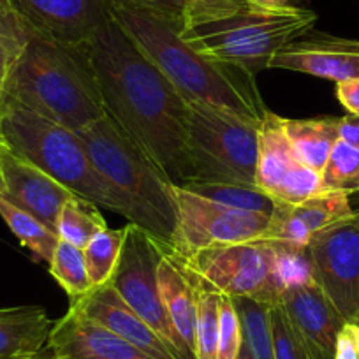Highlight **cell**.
<instances>
[{"label": "cell", "mask_w": 359, "mask_h": 359, "mask_svg": "<svg viewBox=\"0 0 359 359\" xmlns=\"http://www.w3.org/2000/svg\"><path fill=\"white\" fill-rule=\"evenodd\" d=\"M104 109L136 140L172 185L196 180L187 147V99L115 20L86 41Z\"/></svg>", "instance_id": "6da1fadb"}, {"label": "cell", "mask_w": 359, "mask_h": 359, "mask_svg": "<svg viewBox=\"0 0 359 359\" xmlns=\"http://www.w3.org/2000/svg\"><path fill=\"white\" fill-rule=\"evenodd\" d=\"M111 18L185 99L229 109L255 122L268 115L255 76L191 46L182 36L184 20L126 0H111Z\"/></svg>", "instance_id": "7a4b0ae2"}, {"label": "cell", "mask_w": 359, "mask_h": 359, "mask_svg": "<svg viewBox=\"0 0 359 359\" xmlns=\"http://www.w3.org/2000/svg\"><path fill=\"white\" fill-rule=\"evenodd\" d=\"M8 101L79 130L106 115L86 43L67 44L32 34L6 76Z\"/></svg>", "instance_id": "3957f363"}, {"label": "cell", "mask_w": 359, "mask_h": 359, "mask_svg": "<svg viewBox=\"0 0 359 359\" xmlns=\"http://www.w3.org/2000/svg\"><path fill=\"white\" fill-rule=\"evenodd\" d=\"M316 22V13L299 6L269 8L254 0H220L185 13L182 36L206 57L257 76L269 69L282 48L312 32Z\"/></svg>", "instance_id": "277c9868"}, {"label": "cell", "mask_w": 359, "mask_h": 359, "mask_svg": "<svg viewBox=\"0 0 359 359\" xmlns=\"http://www.w3.org/2000/svg\"><path fill=\"white\" fill-rule=\"evenodd\" d=\"M99 175L120 196L126 219L172 250L176 208L171 182L151 155L106 113L76 130Z\"/></svg>", "instance_id": "5b68a950"}, {"label": "cell", "mask_w": 359, "mask_h": 359, "mask_svg": "<svg viewBox=\"0 0 359 359\" xmlns=\"http://www.w3.org/2000/svg\"><path fill=\"white\" fill-rule=\"evenodd\" d=\"M0 137L76 196L127 217L123 201L94 168L74 130L8 101L0 113Z\"/></svg>", "instance_id": "8992f818"}, {"label": "cell", "mask_w": 359, "mask_h": 359, "mask_svg": "<svg viewBox=\"0 0 359 359\" xmlns=\"http://www.w3.org/2000/svg\"><path fill=\"white\" fill-rule=\"evenodd\" d=\"M261 122L187 99L185 127L196 180L255 184Z\"/></svg>", "instance_id": "52a82bcc"}, {"label": "cell", "mask_w": 359, "mask_h": 359, "mask_svg": "<svg viewBox=\"0 0 359 359\" xmlns=\"http://www.w3.org/2000/svg\"><path fill=\"white\" fill-rule=\"evenodd\" d=\"M180 262L198 280L229 298L277 305L284 291L278 277L277 247L261 238L203 250Z\"/></svg>", "instance_id": "ba28073f"}, {"label": "cell", "mask_w": 359, "mask_h": 359, "mask_svg": "<svg viewBox=\"0 0 359 359\" xmlns=\"http://www.w3.org/2000/svg\"><path fill=\"white\" fill-rule=\"evenodd\" d=\"M165 252H169L168 248L150 233L129 222L118 262L108 284L148 326L164 338L176 359H196L172 326L162 302L157 269Z\"/></svg>", "instance_id": "9c48e42d"}, {"label": "cell", "mask_w": 359, "mask_h": 359, "mask_svg": "<svg viewBox=\"0 0 359 359\" xmlns=\"http://www.w3.org/2000/svg\"><path fill=\"white\" fill-rule=\"evenodd\" d=\"M171 194L176 208L171 254L182 261L210 248L259 240L271 220L264 213L229 208L178 185H171Z\"/></svg>", "instance_id": "30bf717a"}, {"label": "cell", "mask_w": 359, "mask_h": 359, "mask_svg": "<svg viewBox=\"0 0 359 359\" xmlns=\"http://www.w3.org/2000/svg\"><path fill=\"white\" fill-rule=\"evenodd\" d=\"M309 254L316 280L345 323L359 324V210L317 233Z\"/></svg>", "instance_id": "8fae6325"}, {"label": "cell", "mask_w": 359, "mask_h": 359, "mask_svg": "<svg viewBox=\"0 0 359 359\" xmlns=\"http://www.w3.org/2000/svg\"><path fill=\"white\" fill-rule=\"evenodd\" d=\"M277 305L312 359H334L345 320L316 278L284 287Z\"/></svg>", "instance_id": "7c38bea8"}, {"label": "cell", "mask_w": 359, "mask_h": 359, "mask_svg": "<svg viewBox=\"0 0 359 359\" xmlns=\"http://www.w3.org/2000/svg\"><path fill=\"white\" fill-rule=\"evenodd\" d=\"M0 172L4 180V192L0 196H4L18 208L32 213L50 229L57 231L62 206L74 192L32 162L15 154L6 143L0 150Z\"/></svg>", "instance_id": "4fadbf2b"}, {"label": "cell", "mask_w": 359, "mask_h": 359, "mask_svg": "<svg viewBox=\"0 0 359 359\" xmlns=\"http://www.w3.org/2000/svg\"><path fill=\"white\" fill-rule=\"evenodd\" d=\"M269 69L303 72L330 81L359 79V41L327 34H305L282 48Z\"/></svg>", "instance_id": "5bb4252c"}, {"label": "cell", "mask_w": 359, "mask_h": 359, "mask_svg": "<svg viewBox=\"0 0 359 359\" xmlns=\"http://www.w3.org/2000/svg\"><path fill=\"white\" fill-rule=\"evenodd\" d=\"M352 212L354 208L351 194L341 191H323L298 205L277 201L268 229L261 240L309 248L317 233L345 219Z\"/></svg>", "instance_id": "9a60e30c"}, {"label": "cell", "mask_w": 359, "mask_h": 359, "mask_svg": "<svg viewBox=\"0 0 359 359\" xmlns=\"http://www.w3.org/2000/svg\"><path fill=\"white\" fill-rule=\"evenodd\" d=\"M44 36L67 44H83L111 20V0H15Z\"/></svg>", "instance_id": "2e32d148"}, {"label": "cell", "mask_w": 359, "mask_h": 359, "mask_svg": "<svg viewBox=\"0 0 359 359\" xmlns=\"http://www.w3.org/2000/svg\"><path fill=\"white\" fill-rule=\"evenodd\" d=\"M48 347L57 359H154L71 306L53 323Z\"/></svg>", "instance_id": "e0dca14e"}, {"label": "cell", "mask_w": 359, "mask_h": 359, "mask_svg": "<svg viewBox=\"0 0 359 359\" xmlns=\"http://www.w3.org/2000/svg\"><path fill=\"white\" fill-rule=\"evenodd\" d=\"M71 309L78 310L88 319L102 324L141 348L154 359H176L171 347L151 326H148L109 284L95 285L86 294L71 299Z\"/></svg>", "instance_id": "ac0fdd59"}, {"label": "cell", "mask_w": 359, "mask_h": 359, "mask_svg": "<svg viewBox=\"0 0 359 359\" xmlns=\"http://www.w3.org/2000/svg\"><path fill=\"white\" fill-rule=\"evenodd\" d=\"M158 289L172 326L196 358V323H198V292L194 277L180 259L165 252L157 269Z\"/></svg>", "instance_id": "d6986e66"}, {"label": "cell", "mask_w": 359, "mask_h": 359, "mask_svg": "<svg viewBox=\"0 0 359 359\" xmlns=\"http://www.w3.org/2000/svg\"><path fill=\"white\" fill-rule=\"evenodd\" d=\"M292 144L284 129V118L268 111L259 126L257 136V165H255V185L264 189L269 196L302 168Z\"/></svg>", "instance_id": "ffe728a7"}, {"label": "cell", "mask_w": 359, "mask_h": 359, "mask_svg": "<svg viewBox=\"0 0 359 359\" xmlns=\"http://www.w3.org/2000/svg\"><path fill=\"white\" fill-rule=\"evenodd\" d=\"M53 323L39 305L0 309V359L43 351L48 345Z\"/></svg>", "instance_id": "44dd1931"}, {"label": "cell", "mask_w": 359, "mask_h": 359, "mask_svg": "<svg viewBox=\"0 0 359 359\" xmlns=\"http://www.w3.org/2000/svg\"><path fill=\"white\" fill-rule=\"evenodd\" d=\"M284 129L296 157L313 171L323 172L330 151L337 143V116L291 120L284 118Z\"/></svg>", "instance_id": "7402d4cb"}, {"label": "cell", "mask_w": 359, "mask_h": 359, "mask_svg": "<svg viewBox=\"0 0 359 359\" xmlns=\"http://www.w3.org/2000/svg\"><path fill=\"white\" fill-rule=\"evenodd\" d=\"M184 189L201 196V198L215 201L229 208L243 210V212L264 213L271 217L277 199L269 196L264 189L255 184L243 182H208V180H194Z\"/></svg>", "instance_id": "603a6c76"}, {"label": "cell", "mask_w": 359, "mask_h": 359, "mask_svg": "<svg viewBox=\"0 0 359 359\" xmlns=\"http://www.w3.org/2000/svg\"><path fill=\"white\" fill-rule=\"evenodd\" d=\"M0 217L23 247L29 248L41 261H51V255L58 243L57 231L50 229L32 213L13 205L4 196H0Z\"/></svg>", "instance_id": "cb8c5ba5"}, {"label": "cell", "mask_w": 359, "mask_h": 359, "mask_svg": "<svg viewBox=\"0 0 359 359\" xmlns=\"http://www.w3.org/2000/svg\"><path fill=\"white\" fill-rule=\"evenodd\" d=\"M106 227L108 224L99 212L97 205L74 194L62 206L57 222V233L62 240L79 248H85L86 243Z\"/></svg>", "instance_id": "d4e9b609"}, {"label": "cell", "mask_w": 359, "mask_h": 359, "mask_svg": "<svg viewBox=\"0 0 359 359\" xmlns=\"http://www.w3.org/2000/svg\"><path fill=\"white\" fill-rule=\"evenodd\" d=\"M240 313L243 344L254 359H275L271 333V305L250 298H233Z\"/></svg>", "instance_id": "484cf974"}, {"label": "cell", "mask_w": 359, "mask_h": 359, "mask_svg": "<svg viewBox=\"0 0 359 359\" xmlns=\"http://www.w3.org/2000/svg\"><path fill=\"white\" fill-rule=\"evenodd\" d=\"M48 266H50L51 277L67 292L71 299L86 294L90 289L94 287L88 277L83 248L76 247V245L69 243L62 238H58V243Z\"/></svg>", "instance_id": "4316f807"}, {"label": "cell", "mask_w": 359, "mask_h": 359, "mask_svg": "<svg viewBox=\"0 0 359 359\" xmlns=\"http://www.w3.org/2000/svg\"><path fill=\"white\" fill-rule=\"evenodd\" d=\"M123 238H126V227L123 229H111L108 226L106 229L99 231L83 248L88 277L94 287L108 284L109 277L116 268V262H118Z\"/></svg>", "instance_id": "83f0119b"}, {"label": "cell", "mask_w": 359, "mask_h": 359, "mask_svg": "<svg viewBox=\"0 0 359 359\" xmlns=\"http://www.w3.org/2000/svg\"><path fill=\"white\" fill-rule=\"evenodd\" d=\"M194 282L196 292H198L196 359H217V351H219V306L222 294L203 284L196 277Z\"/></svg>", "instance_id": "f1b7e54d"}, {"label": "cell", "mask_w": 359, "mask_h": 359, "mask_svg": "<svg viewBox=\"0 0 359 359\" xmlns=\"http://www.w3.org/2000/svg\"><path fill=\"white\" fill-rule=\"evenodd\" d=\"M324 191H341L354 196L359 192V147L337 140L323 172Z\"/></svg>", "instance_id": "f546056e"}, {"label": "cell", "mask_w": 359, "mask_h": 359, "mask_svg": "<svg viewBox=\"0 0 359 359\" xmlns=\"http://www.w3.org/2000/svg\"><path fill=\"white\" fill-rule=\"evenodd\" d=\"M243 347L240 313L229 296H220L219 306V351L217 359H238Z\"/></svg>", "instance_id": "4dcf8cb0"}, {"label": "cell", "mask_w": 359, "mask_h": 359, "mask_svg": "<svg viewBox=\"0 0 359 359\" xmlns=\"http://www.w3.org/2000/svg\"><path fill=\"white\" fill-rule=\"evenodd\" d=\"M269 317H271L275 359H312L305 345L302 344V340L292 331L291 324L287 323L280 306L271 305Z\"/></svg>", "instance_id": "1f68e13d"}, {"label": "cell", "mask_w": 359, "mask_h": 359, "mask_svg": "<svg viewBox=\"0 0 359 359\" xmlns=\"http://www.w3.org/2000/svg\"><path fill=\"white\" fill-rule=\"evenodd\" d=\"M334 359H359V324L344 323L334 345Z\"/></svg>", "instance_id": "d6a6232c"}, {"label": "cell", "mask_w": 359, "mask_h": 359, "mask_svg": "<svg viewBox=\"0 0 359 359\" xmlns=\"http://www.w3.org/2000/svg\"><path fill=\"white\" fill-rule=\"evenodd\" d=\"M126 2L141 6V8L154 9V11L178 20H184L185 11H187V0H126Z\"/></svg>", "instance_id": "836d02e7"}, {"label": "cell", "mask_w": 359, "mask_h": 359, "mask_svg": "<svg viewBox=\"0 0 359 359\" xmlns=\"http://www.w3.org/2000/svg\"><path fill=\"white\" fill-rule=\"evenodd\" d=\"M337 97L348 115L359 116V79L337 83Z\"/></svg>", "instance_id": "e575fe53"}, {"label": "cell", "mask_w": 359, "mask_h": 359, "mask_svg": "<svg viewBox=\"0 0 359 359\" xmlns=\"http://www.w3.org/2000/svg\"><path fill=\"white\" fill-rule=\"evenodd\" d=\"M337 133L338 140H344L347 143L359 147V116H337Z\"/></svg>", "instance_id": "d590c367"}, {"label": "cell", "mask_w": 359, "mask_h": 359, "mask_svg": "<svg viewBox=\"0 0 359 359\" xmlns=\"http://www.w3.org/2000/svg\"><path fill=\"white\" fill-rule=\"evenodd\" d=\"M8 359H57L55 358L53 351L50 347H44L43 351L37 352V354H30V355H18V358H8Z\"/></svg>", "instance_id": "8d00e7d4"}, {"label": "cell", "mask_w": 359, "mask_h": 359, "mask_svg": "<svg viewBox=\"0 0 359 359\" xmlns=\"http://www.w3.org/2000/svg\"><path fill=\"white\" fill-rule=\"evenodd\" d=\"M217 2H220V0H187V11H192V9L208 8V6L217 4Z\"/></svg>", "instance_id": "74e56055"}, {"label": "cell", "mask_w": 359, "mask_h": 359, "mask_svg": "<svg viewBox=\"0 0 359 359\" xmlns=\"http://www.w3.org/2000/svg\"><path fill=\"white\" fill-rule=\"evenodd\" d=\"M6 104H8V92H6V78L0 76V113L4 111Z\"/></svg>", "instance_id": "f35d334b"}, {"label": "cell", "mask_w": 359, "mask_h": 359, "mask_svg": "<svg viewBox=\"0 0 359 359\" xmlns=\"http://www.w3.org/2000/svg\"><path fill=\"white\" fill-rule=\"evenodd\" d=\"M254 2L262 6H269V8H278V6L289 4V0H254Z\"/></svg>", "instance_id": "ab89813d"}, {"label": "cell", "mask_w": 359, "mask_h": 359, "mask_svg": "<svg viewBox=\"0 0 359 359\" xmlns=\"http://www.w3.org/2000/svg\"><path fill=\"white\" fill-rule=\"evenodd\" d=\"M238 359H254L250 355V352H248V348L245 347V344H243V347H241V352H240V355H238Z\"/></svg>", "instance_id": "60d3db41"}, {"label": "cell", "mask_w": 359, "mask_h": 359, "mask_svg": "<svg viewBox=\"0 0 359 359\" xmlns=\"http://www.w3.org/2000/svg\"><path fill=\"white\" fill-rule=\"evenodd\" d=\"M2 144H4V141H2V137H0V150H2ZM4 192V180H2V172H0V194Z\"/></svg>", "instance_id": "b9f144b4"}, {"label": "cell", "mask_w": 359, "mask_h": 359, "mask_svg": "<svg viewBox=\"0 0 359 359\" xmlns=\"http://www.w3.org/2000/svg\"><path fill=\"white\" fill-rule=\"evenodd\" d=\"M351 198H355V203H352V208H354V210H359V192H358V194L351 196Z\"/></svg>", "instance_id": "7bdbcfd3"}]
</instances>
